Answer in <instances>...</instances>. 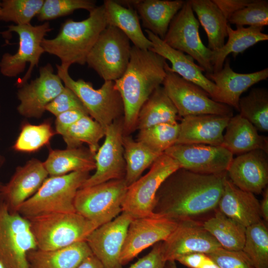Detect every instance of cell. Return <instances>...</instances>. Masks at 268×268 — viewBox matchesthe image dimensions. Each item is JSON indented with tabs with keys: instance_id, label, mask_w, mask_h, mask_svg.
<instances>
[{
	"instance_id": "cell-1",
	"label": "cell",
	"mask_w": 268,
	"mask_h": 268,
	"mask_svg": "<svg viewBox=\"0 0 268 268\" xmlns=\"http://www.w3.org/2000/svg\"><path fill=\"white\" fill-rule=\"evenodd\" d=\"M227 173L204 174L179 168L162 183L153 213L176 221L196 217L217 208Z\"/></svg>"
},
{
	"instance_id": "cell-33",
	"label": "cell",
	"mask_w": 268,
	"mask_h": 268,
	"mask_svg": "<svg viewBox=\"0 0 268 268\" xmlns=\"http://www.w3.org/2000/svg\"><path fill=\"white\" fill-rule=\"evenodd\" d=\"M177 109L163 86L158 87L141 107L136 130L163 123L177 122Z\"/></svg>"
},
{
	"instance_id": "cell-13",
	"label": "cell",
	"mask_w": 268,
	"mask_h": 268,
	"mask_svg": "<svg viewBox=\"0 0 268 268\" xmlns=\"http://www.w3.org/2000/svg\"><path fill=\"white\" fill-rule=\"evenodd\" d=\"M199 26L189 0L185 1L171 21L163 41L171 47L187 53L198 62L206 73H211L213 51L201 41Z\"/></svg>"
},
{
	"instance_id": "cell-40",
	"label": "cell",
	"mask_w": 268,
	"mask_h": 268,
	"mask_svg": "<svg viewBox=\"0 0 268 268\" xmlns=\"http://www.w3.org/2000/svg\"><path fill=\"white\" fill-rule=\"evenodd\" d=\"M55 133L48 122L38 125L26 124L22 126L13 148L21 152L37 151L49 144Z\"/></svg>"
},
{
	"instance_id": "cell-16",
	"label": "cell",
	"mask_w": 268,
	"mask_h": 268,
	"mask_svg": "<svg viewBox=\"0 0 268 268\" xmlns=\"http://www.w3.org/2000/svg\"><path fill=\"white\" fill-rule=\"evenodd\" d=\"M161 247L166 261H176L182 256L194 253L208 254L222 248L202 222L195 219L178 221L175 230L161 242Z\"/></svg>"
},
{
	"instance_id": "cell-2",
	"label": "cell",
	"mask_w": 268,
	"mask_h": 268,
	"mask_svg": "<svg viewBox=\"0 0 268 268\" xmlns=\"http://www.w3.org/2000/svg\"><path fill=\"white\" fill-rule=\"evenodd\" d=\"M166 59L150 50L131 48L128 67L114 81L123 102V134L136 130L139 110L152 92L163 83Z\"/></svg>"
},
{
	"instance_id": "cell-11",
	"label": "cell",
	"mask_w": 268,
	"mask_h": 268,
	"mask_svg": "<svg viewBox=\"0 0 268 268\" xmlns=\"http://www.w3.org/2000/svg\"><path fill=\"white\" fill-rule=\"evenodd\" d=\"M179 168L174 159L163 153L146 174L128 187L122 203V212L128 213L133 218L154 215L158 190L164 181Z\"/></svg>"
},
{
	"instance_id": "cell-20",
	"label": "cell",
	"mask_w": 268,
	"mask_h": 268,
	"mask_svg": "<svg viewBox=\"0 0 268 268\" xmlns=\"http://www.w3.org/2000/svg\"><path fill=\"white\" fill-rule=\"evenodd\" d=\"M268 153L258 149L238 155L233 158L227 175L240 189L260 195L268 183Z\"/></svg>"
},
{
	"instance_id": "cell-30",
	"label": "cell",
	"mask_w": 268,
	"mask_h": 268,
	"mask_svg": "<svg viewBox=\"0 0 268 268\" xmlns=\"http://www.w3.org/2000/svg\"><path fill=\"white\" fill-rule=\"evenodd\" d=\"M95 155L88 148L81 146L64 150L51 149L43 163L50 176L73 172L89 173L96 168Z\"/></svg>"
},
{
	"instance_id": "cell-3",
	"label": "cell",
	"mask_w": 268,
	"mask_h": 268,
	"mask_svg": "<svg viewBox=\"0 0 268 268\" xmlns=\"http://www.w3.org/2000/svg\"><path fill=\"white\" fill-rule=\"evenodd\" d=\"M89 12L88 17L81 21L67 19L56 37L42 42L45 52L58 57L63 67L84 65L99 36L108 26L103 4Z\"/></svg>"
},
{
	"instance_id": "cell-37",
	"label": "cell",
	"mask_w": 268,
	"mask_h": 268,
	"mask_svg": "<svg viewBox=\"0 0 268 268\" xmlns=\"http://www.w3.org/2000/svg\"><path fill=\"white\" fill-rule=\"evenodd\" d=\"M240 115L249 121L258 131H268V92L265 88H253L247 96L240 98Z\"/></svg>"
},
{
	"instance_id": "cell-55",
	"label": "cell",
	"mask_w": 268,
	"mask_h": 268,
	"mask_svg": "<svg viewBox=\"0 0 268 268\" xmlns=\"http://www.w3.org/2000/svg\"><path fill=\"white\" fill-rule=\"evenodd\" d=\"M0 268H4L0 263Z\"/></svg>"
},
{
	"instance_id": "cell-41",
	"label": "cell",
	"mask_w": 268,
	"mask_h": 268,
	"mask_svg": "<svg viewBox=\"0 0 268 268\" xmlns=\"http://www.w3.org/2000/svg\"><path fill=\"white\" fill-rule=\"evenodd\" d=\"M43 2L44 0H3L0 21L11 22L17 25L30 24Z\"/></svg>"
},
{
	"instance_id": "cell-21",
	"label": "cell",
	"mask_w": 268,
	"mask_h": 268,
	"mask_svg": "<svg viewBox=\"0 0 268 268\" xmlns=\"http://www.w3.org/2000/svg\"><path fill=\"white\" fill-rule=\"evenodd\" d=\"M205 76L216 85L217 92L214 100L239 111L241 94L253 85L267 79L268 68L249 73H239L230 67L226 58L222 68L218 71L206 73Z\"/></svg>"
},
{
	"instance_id": "cell-24",
	"label": "cell",
	"mask_w": 268,
	"mask_h": 268,
	"mask_svg": "<svg viewBox=\"0 0 268 268\" xmlns=\"http://www.w3.org/2000/svg\"><path fill=\"white\" fill-rule=\"evenodd\" d=\"M148 39L152 42L150 49L170 62L171 70L186 80L196 84L205 91L214 100L217 87L212 81L202 73L204 69L194 63L189 55L176 50L148 30H145Z\"/></svg>"
},
{
	"instance_id": "cell-42",
	"label": "cell",
	"mask_w": 268,
	"mask_h": 268,
	"mask_svg": "<svg viewBox=\"0 0 268 268\" xmlns=\"http://www.w3.org/2000/svg\"><path fill=\"white\" fill-rule=\"evenodd\" d=\"M96 6V1L91 0H44L36 17L39 21L47 22L70 14L80 9L90 12Z\"/></svg>"
},
{
	"instance_id": "cell-26",
	"label": "cell",
	"mask_w": 268,
	"mask_h": 268,
	"mask_svg": "<svg viewBox=\"0 0 268 268\" xmlns=\"http://www.w3.org/2000/svg\"><path fill=\"white\" fill-rule=\"evenodd\" d=\"M225 129L221 146L233 155L258 149L268 153L267 137L259 134L257 129L240 114L230 118Z\"/></svg>"
},
{
	"instance_id": "cell-19",
	"label": "cell",
	"mask_w": 268,
	"mask_h": 268,
	"mask_svg": "<svg viewBox=\"0 0 268 268\" xmlns=\"http://www.w3.org/2000/svg\"><path fill=\"white\" fill-rule=\"evenodd\" d=\"M133 218L122 212L112 221L95 229L85 241L104 268H123L120 256L127 230Z\"/></svg>"
},
{
	"instance_id": "cell-52",
	"label": "cell",
	"mask_w": 268,
	"mask_h": 268,
	"mask_svg": "<svg viewBox=\"0 0 268 268\" xmlns=\"http://www.w3.org/2000/svg\"><path fill=\"white\" fill-rule=\"evenodd\" d=\"M198 268H220L208 256L201 265Z\"/></svg>"
},
{
	"instance_id": "cell-18",
	"label": "cell",
	"mask_w": 268,
	"mask_h": 268,
	"mask_svg": "<svg viewBox=\"0 0 268 268\" xmlns=\"http://www.w3.org/2000/svg\"><path fill=\"white\" fill-rule=\"evenodd\" d=\"M17 95L20 103L17 110L26 118H40L46 107L64 89L65 85L50 63L39 68V75L30 83L19 86Z\"/></svg>"
},
{
	"instance_id": "cell-22",
	"label": "cell",
	"mask_w": 268,
	"mask_h": 268,
	"mask_svg": "<svg viewBox=\"0 0 268 268\" xmlns=\"http://www.w3.org/2000/svg\"><path fill=\"white\" fill-rule=\"evenodd\" d=\"M48 175L43 162L37 159L18 167L8 183L0 189L10 209L17 212L38 191Z\"/></svg>"
},
{
	"instance_id": "cell-14",
	"label": "cell",
	"mask_w": 268,
	"mask_h": 268,
	"mask_svg": "<svg viewBox=\"0 0 268 268\" xmlns=\"http://www.w3.org/2000/svg\"><path fill=\"white\" fill-rule=\"evenodd\" d=\"M123 135V117L115 120L105 129L104 142L95 155V172L90 175L80 188L125 179Z\"/></svg>"
},
{
	"instance_id": "cell-56",
	"label": "cell",
	"mask_w": 268,
	"mask_h": 268,
	"mask_svg": "<svg viewBox=\"0 0 268 268\" xmlns=\"http://www.w3.org/2000/svg\"><path fill=\"white\" fill-rule=\"evenodd\" d=\"M0 162H1V160H0ZM1 186H0V189L1 188Z\"/></svg>"
},
{
	"instance_id": "cell-32",
	"label": "cell",
	"mask_w": 268,
	"mask_h": 268,
	"mask_svg": "<svg viewBox=\"0 0 268 268\" xmlns=\"http://www.w3.org/2000/svg\"><path fill=\"white\" fill-rule=\"evenodd\" d=\"M236 26V29L234 30L228 24L227 42L220 50L213 51L211 61L213 72L222 68L224 62L230 54L236 57L257 43L268 40V35L262 32L264 27Z\"/></svg>"
},
{
	"instance_id": "cell-47",
	"label": "cell",
	"mask_w": 268,
	"mask_h": 268,
	"mask_svg": "<svg viewBox=\"0 0 268 268\" xmlns=\"http://www.w3.org/2000/svg\"><path fill=\"white\" fill-rule=\"evenodd\" d=\"M85 115H89L78 110H69L59 114L56 116L55 121L56 133L63 136L72 124Z\"/></svg>"
},
{
	"instance_id": "cell-17",
	"label": "cell",
	"mask_w": 268,
	"mask_h": 268,
	"mask_svg": "<svg viewBox=\"0 0 268 268\" xmlns=\"http://www.w3.org/2000/svg\"><path fill=\"white\" fill-rule=\"evenodd\" d=\"M177 225V221L157 216L133 218L129 226L120 256L124 266L141 252L166 240Z\"/></svg>"
},
{
	"instance_id": "cell-34",
	"label": "cell",
	"mask_w": 268,
	"mask_h": 268,
	"mask_svg": "<svg viewBox=\"0 0 268 268\" xmlns=\"http://www.w3.org/2000/svg\"><path fill=\"white\" fill-rule=\"evenodd\" d=\"M213 216L202 222L204 228L221 247L230 251H241L245 240L246 228L227 217L217 208Z\"/></svg>"
},
{
	"instance_id": "cell-29",
	"label": "cell",
	"mask_w": 268,
	"mask_h": 268,
	"mask_svg": "<svg viewBox=\"0 0 268 268\" xmlns=\"http://www.w3.org/2000/svg\"><path fill=\"white\" fill-rule=\"evenodd\" d=\"M103 4L108 25L120 30L136 48L143 50L152 48V43L143 33L134 8L124 6L113 0H105Z\"/></svg>"
},
{
	"instance_id": "cell-6",
	"label": "cell",
	"mask_w": 268,
	"mask_h": 268,
	"mask_svg": "<svg viewBox=\"0 0 268 268\" xmlns=\"http://www.w3.org/2000/svg\"><path fill=\"white\" fill-rule=\"evenodd\" d=\"M57 74L65 86L78 97L90 117L105 130L114 121L124 116L122 97L113 81H105L99 89L82 79H73L69 68L56 65Z\"/></svg>"
},
{
	"instance_id": "cell-53",
	"label": "cell",
	"mask_w": 268,
	"mask_h": 268,
	"mask_svg": "<svg viewBox=\"0 0 268 268\" xmlns=\"http://www.w3.org/2000/svg\"><path fill=\"white\" fill-rule=\"evenodd\" d=\"M165 268H178L175 261H167Z\"/></svg>"
},
{
	"instance_id": "cell-27",
	"label": "cell",
	"mask_w": 268,
	"mask_h": 268,
	"mask_svg": "<svg viewBox=\"0 0 268 268\" xmlns=\"http://www.w3.org/2000/svg\"><path fill=\"white\" fill-rule=\"evenodd\" d=\"M185 1L182 0H137L134 8L145 30L163 40L171 21Z\"/></svg>"
},
{
	"instance_id": "cell-51",
	"label": "cell",
	"mask_w": 268,
	"mask_h": 268,
	"mask_svg": "<svg viewBox=\"0 0 268 268\" xmlns=\"http://www.w3.org/2000/svg\"><path fill=\"white\" fill-rule=\"evenodd\" d=\"M263 199L260 202V210L261 217L266 223L268 222V189L266 188L263 192Z\"/></svg>"
},
{
	"instance_id": "cell-45",
	"label": "cell",
	"mask_w": 268,
	"mask_h": 268,
	"mask_svg": "<svg viewBox=\"0 0 268 268\" xmlns=\"http://www.w3.org/2000/svg\"><path fill=\"white\" fill-rule=\"evenodd\" d=\"M73 110H81L88 113L77 95L65 86L63 90L46 107V111L56 117L63 112Z\"/></svg>"
},
{
	"instance_id": "cell-9",
	"label": "cell",
	"mask_w": 268,
	"mask_h": 268,
	"mask_svg": "<svg viewBox=\"0 0 268 268\" xmlns=\"http://www.w3.org/2000/svg\"><path fill=\"white\" fill-rule=\"evenodd\" d=\"M128 187L122 179L80 188L74 199L76 212L98 226L110 222L122 212Z\"/></svg>"
},
{
	"instance_id": "cell-5",
	"label": "cell",
	"mask_w": 268,
	"mask_h": 268,
	"mask_svg": "<svg viewBox=\"0 0 268 268\" xmlns=\"http://www.w3.org/2000/svg\"><path fill=\"white\" fill-rule=\"evenodd\" d=\"M37 249L53 250L85 241L98 226L77 212L54 213L29 218Z\"/></svg>"
},
{
	"instance_id": "cell-25",
	"label": "cell",
	"mask_w": 268,
	"mask_h": 268,
	"mask_svg": "<svg viewBox=\"0 0 268 268\" xmlns=\"http://www.w3.org/2000/svg\"><path fill=\"white\" fill-rule=\"evenodd\" d=\"M217 209L246 228L263 220L260 201L255 195L237 187L227 175Z\"/></svg>"
},
{
	"instance_id": "cell-10",
	"label": "cell",
	"mask_w": 268,
	"mask_h": 268,
	"mask_svg": "<svg viewBox=\"0 0 268 268\" xmlns=\"http://www.w3.org/2000/svg\"><path fill=\"white\" fill-rule=\"evenodd\" d=\"M130 41L118 28L108 25L99 36L86 64L104 81H116L128 67L132 48Z\"/></svg>"
},
{
	"instance_id": "cell-36",
	"label": "cell",
	"mask_w": 268,
	"mask_h": 268,
	"mask_svg": "<svg viewBox=\"0 0 268 268\" xmlns=\"http://www.w3.org/2000/svg\"><path fill=\"white\" fill-rule=\"evenodd\" d=\"M105 130L89 115H85L72 124L62 136L68 148L81 147L86 143L95 154L99 141L105 136Z\"/></svg>"
},
{
	"instance_id": "cell-48",
	"label": "cell",
	"mask_w": 268,
	"mask_h": 268,
	"mask_svg": "<svg viewBox=\"0 0 268 268\" xmlns=\"http://www.w3.org/2000/svg\"><path fill=\"white\" fill-rule=\"evenodd\" d=\"M227 20L230 16L245 7L251 0H212Z\"/></svg>"
},
{
	"instance_id": "cell-4",
	"label": "cell",
	"mask_w": 268,
	"mask_h": 268,
	"mask_svg": "<svg viewBox=\"0 0 268 268\" xmlns=\"http://www.w3.org/2000/svg\"><path fill=\"white\" fill-rule=\"evenodd\" d=\"M89 176V172H84L50 176L17 212L26 218L49 213L76 212L74 202L77 192Z\"/></svg>"
},
{
	"instance_id": "cell-49",
	"label": "cell",
	"mask_w": 268,
	"mask_h": 268,
	"mask_svg": "<svg viewBox=\"0 0 268 268\" xmlns=\"http://www.w3.org/2000/svg\"><path fill=\"white\" fill-rule=\"evenodd\" d=\"M207 255L203 253H194L182 256L176 261L189 268H198L203 263Z\"/></svg>"
},
{
	"instance_id": "cell-8",
	"label": "cell",
	"mask_w": 268,
	"mask_h": 268,
	"mask_svg": "<svg viewBox=\"0 0 268 268\" xmlns=\"http://www.w3.org/2000/svg\"><path fill=\"white\" fill-rule=\"evenodd\" d=\"M37 249L28 219L0 203V263L4 268H29L28 253Z\"/></svg>"
},
{
	"instance_id": "cell-46",
	"label": "cell",
	"mask_w": 268,
	"mask_h": 268,
	"mask_svg": "<svg viewBox=\"0 0 268 268\" xmlns=\"http://www.w3.org/2000/svg\"><path fill=\"white\" fill-rule=\"evenodd\" d=\"M161 245V242L154 245L149 253L139 259L129 268H165L167 261L164 259Z\"/></svg>"
},
{
	"instance_id": "cell-35",
	"label": "cell",
	"mask_w": 268,
	"mask_h": 268,
	"mask_svg": "<svg viewBox=\"0 0 268 268\" xmlns=\"http://www.w3.org/2000/svg\"><path fill=\"white\" fill-rule=\"evenodd\" d=\"M122 143L126 162L125 181L130 186L141 176L163 153L154 151L134 140L130 135H123Z\"/></svg>"
},
{
	"instance_id": "cell-15",
	"label": "cell",
	"mask_w": 268,
	"mask_h": 268,
	"mask_svg": "<svg viewBox=\"0 0 268 268\" xmlns=\"http://www.w3.org/2000/svg\"><path fill=\"white\" fill-rule=\"evenodd\" d=\"M164 153L174 159L180 168L204 174L225 173L233 155L222 146L175 144Z\"/></svg>"
},
{
	"instance_id": "cell-28",
	"label": "cell",
	"mask_w": 268,
	"mask_h": 268,
	"mask_svg": "<svg viewBox=\"0 0 268 268\" xmlns=\"http://www.w3.org/2000/svg\"><path fill=\"white\" fill-rule=\"evenodd\" d=\"M91 254L87 243L83 241L53 250H31L27 254V260L29 268H76Z\"/></svg>"
},
{
	"instance_id": "cell-38",
	"label": "cell",
	"mask_w": 268,
	"mask_h": 268,
	"mask_svg": "<svg viewBox=\"0 0 268 268\" xmlns=\"http://www.w3.org/2000/svg\"><path fill=\"white\" fill-rule=\"evenodd\" d=\"M242 251L255 268H268V229L265 221L246 228Z\"/></svg>"
},
{
	"instance_id": "cell-39",
	"label": "cell",
	"mask_w": 268,
	"mask_h": 268,
	"mask_svg": "<svg viewBox=\"0 0 268 268\" xmlns=\"http://www.w3.org/2000/svg\"><path fill=\"white\" fill-rule=\"evenodd\" d=\"M179 133V123H163L139 131L136 140L160 153L175 144Z\"/></svg>"
},
{
	"instance_id": "cell-12",
	"label": "cell",
	"mask_w": 268,
	"mask_h": 268,
	"mask_svg": "<svg viewBox=\"0 0 268 268\" xmlns=\"http://www.w3.org/2000/svg\"><path fill=\"white\" fill-rule=\"evenodd\" d=\"M165 69L163 87L179 116L207 114L233 116L232 108L212 99L201 87L173 72L167 63Z\"/></svg>"
},
{
	"instance_id": "cell-43",
	"label": "cell",
	"mask_w": 268,
	"mask_h": 268,
	"mask_svg": "<svg viewBox=\"0 0 268 268\" xmlns=\"http://www.w3.org/2000/svg\"><path fill=\"white\" fill-rule=\"evenodd\" d=\"M236 26L264 27L268 25V1L251 0L244 8L233 14L228 20Z\"/></svg>"
},
{
	"instance_id": "cell-54",
	"label": "cell",
	"mask_w": 268,
	"mask_h": 268,
	"mask_svg": "<svg viewBox=\"0 0 268 268\" xmlns=\"http://www.w3.org/2000/svg\"><path fill=\"white\" fill-rule=\"evenodd\" d=\"M1 13H2L1 1H0V20L1 19Z\"/></svg>"
},
{
	"instance_id": "cell-50",
	"label": "cell",
	"mask_w": 268,
	"mask_h": 268,
	"mask_svg": "<svg viewBox=\"0 0 268 268\" xmlns=\"http://www.w3.org/2000/svg\"><path fill=\"white\" fill-rule=\"evenodd\" d=\"M76 268H104L101 261L93 254L85 258Z\"/></svg>"
},
{
	"instance_id": "cell-23",
	"label": "cell",
	"mask_w": 268,
	"mask_h": 268,
	"mask_svg": "<svg viewBox=\"0 0 268 268\" xmlns=\"http://www.w3.org/2000/svg\"><path fill=\"white\" fill-rule=\"evenodd\" d=\"M231 117L207 114L182 118L176 144L221 146L223 132Z\"/></svg>"
},
{
	"instance_id": "cell-31",
	"label": "cell",
	"mask_w": 268,
	"mask_h": 268,
	"mask_svg": "<svg viewBox=\"0 0 268 268\" xmlns=\"http://www.w3.org/2000/svg\"><path fill=\"white\" fill-rule=\"evenodd\" d=\"M208 38V47L212 51L220 50L227 37L228 20L212 0H189Z\"/></svg>"
},
{
	"instance_id": "cell-44",
	"label": "cell",
	"mask_w": 268,
	"mask_h": 268,
	"mask_svg": "<svg viewBox=\"0 0 268 268\" xmlns=\"http://www.w3.org/2000/svg\"><path fill=\"white\" fill-rule=\"evenodd\" d=\"M206 255L220 268H255L242 250L230 251L220 248Z\"/></svg>"
},
{
	"instance_id": "cell-7",
	"label": "cell",
	"mask_w": 268,
	"mask_h": 268,
	"mask_svg": "<svg viewBox=\"0 0 268 268\" xmlns=\"http://www.w3.org/2000/svg\"><path fill=\"white\" fill-rule=\"evenodd\" d=\"M52 30L48 21L37 25L31 23L9 25L7 32L17 34L19 46L14 54L5 53L2 55L0 60L1 74L7 77H15L24 72L26 64L29 63L26 73L16 83L19 87L28 82L34 68L38 66L40 59L45 53L42 42L47 34Z\"/></svg>"
}]
</instances>
